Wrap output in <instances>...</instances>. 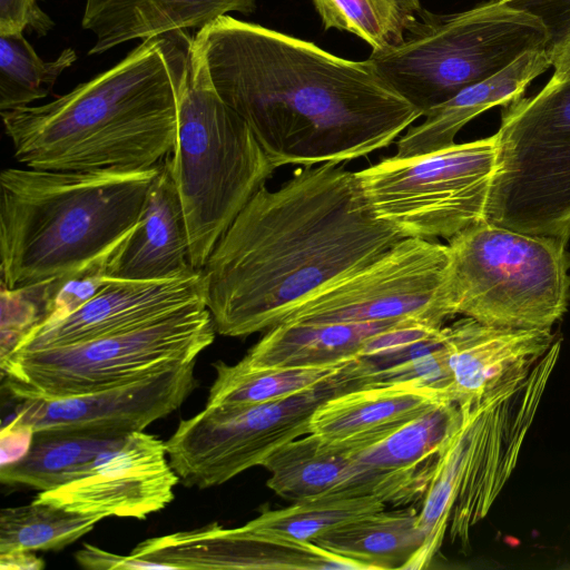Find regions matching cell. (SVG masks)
Masks as SVG:
<instances>
[{
  "instance_id": "obj_1",
  "label": "cell",
  "mask_w": 570,
  "mask_h": 570,
  "mask_svg": "<svg viewBox=\"0 0 570 570\" xmlns=\"http://www.w3.org/2000/svg\"><path fill=\"white\" fill-rule=\"evenodd\" d=\"M404 237L376 216L356 171L338 164L303 166L278 188L263 186L202 269L216 332L245 337L269 330Z\"/></svg>"
},
{
  "instance_id": "obj_2",
  "label": "cell",
  "mask_w": 570,
  "mask_h": 570,
  "mask_svg": "<svg viewBox=\"0 0 570 570\" xmlns=\"http://www.w3.org/2000/svg\"><path fill=\"white\" fill-rule=\"evenodd\" d=\"M222 100L278 168L340 164L389 147L423 114L371 62L222 16L194 37Z\"/></svg>"
},
{
  "instance_id": "obj_3",
  "label": "cell",
  "mask_w": 570,
  "mask_h": 570,
  "mask_svg": "<svg viewBox=\"0 0 570 570\" xmlns=\"http://www.w3.org/2000/svg\"><path fill=\"white\" fill-rule=\"evenodd\" d=\"M194 37L142 40L121 61L40 106L1 111L14 158L43 170H140L175 146L178 102Z\"/></svg>"
},
{
  "instance_id": "obj_4",
  "label": "cell",
  "mask_w": 570,
  "mask_h": 570,
  "mask_svg": "<svg viewBox=\"0 0 570 570\" xmlns=\"http://www.w3.org/2000/svg\"><path fill=\"white\" fill-rule=\"evenodd\" d=\"M159 165L140 170L3 169L1 285L12 289L66 276L115 250L139 222Z\"/></svg>"
},
{
  "instance_id": "obj_5",
  "label": "cell",
  "mask_w": 570,
  "mask_h": 570,
  "mask_svg": "<svg viewBox=\"0 0 570 570\" xmlns=\"http://www.w3.org/2000/svg\"><path fill=\"white\" fill-rule=\"evenodd\" d=\"M169 161L187 224L190 262L202 271L219 238L276 167L247 122L218 96L195 39Z\"/></svg>"
},
{
  "instance_id": "obj_6",
  "label": "cell",
  "mask_w": 570,
  "mask_h": 570,
  "mask_svg": "<svg viewBox=\"0 0 570 570\" xmlns=\"http://www.w3.org/2000/svg\"><path fill=\"white\" fill-rule=\"evenodd\" d=\"M568 239L488 222L448 240V293L455 315L483 324L551 330L570 298Z\"/></svg>"
},
{
  "instance_id": "obj_7",
  "label": "cell",
  "mask_w": 570,
  "mask_h": 570,
  "mask_svg": "<svg viewBox=\"0 0 570 570\" xmlns=\"http://www.w3.org/2000/svg\"><path fill=\"white\" fill-rule=\"evenodd\" d=\"M548 41L547 28L535 16L492 0L453 14L428 12L402 43L372 51L367 60L424 116L523 53L547 49Z\"/></svg>"
},
{
  "instance_id": "obj_8",
  "label": "cell",
  "mask_w": 570,
  "mask_h": 570,
  "mask_svg": "<svg viewBox=\"0 0 570 570\" xmlns=\"http://www.w3.org/2000/svg\"><path fill=\"white\" fill-rule=\"evenodd\" d=\"M485 222L570 239V79L502 107Z\"/></svg>"
},
{
  "instance_id": "obj_9",
  "label": "cell",
  "mask_w": 570,
  "mask_h": 570,
  "mask_svg": "<svg viewBox=\"0 0 570 570\" xmlns=\"http://www.w3.org/2000/svg\"><path fill=\"white\" fill-rule=\"evenodd\" d=\"M206 304L94 340L0 358L14 399H56L96 392L196 362L215 340Z\"/></svg>"
},
{
  "instance_id": "obj_10",
  "label": "cell",
  "mask_w": 570,
  "mask_h": 570,
  "mask_svg": "<svg viewBox=\"0 0 570 570\" xmlns=\"http://www.w3.org/2000/svg\"><path fill=\"white\" fill-rule=\"evenodd\" d=\"M497 134L414 157H389L356 171L376 216L406 237L452 238L485 222Z\"/></svg>"
},
{
  "instance_id": "obj_11",
  "label": "cell",
  "mask_w": 570,
  "mask_h": 570,
  "mask_svg": "<svg viewBox=\"0 0 570 570\" xmlns=\"http://www.w3.org/2000/svg\"><path fill=\"white\" fill-rule=\"evenodd\" d=\"M340 371L315 387L278 401L205 406L180 420L165 442L180 483L198 489L220 485L262 465L284 444L308 434L314 411L333 395L350 390Z\"/></svg>"
},
{
  "instance_id": "obj_12",
  "label": "cell",
  "mask_w": 570,
  "mask_h": 570,
  "mask_svg": "<svg viewBox=\"0 0 570 570\" xmlns=\"http://www.w3.org/2000/svg\"><path fill=\"white\" fill-rule=\"evenodd\" d=\"M449 263L448 245L404 237L374 262L311 295L279 323L414 320L443 327L455 315L448 293Z\"/></svg>"
},
{
  "instance_id": "obj_13",
  "label": "cell",
  "mask_w": 570,
  "mask_h": 570,
  "mask_svg": "<svg viewBox=\"0 0 570 570\" xmlns=\"http://www.w3.org/2000/svg\"><path fill=\"white\" fill-rule=\"evenodd\" d=\"M560 351L557 340L524 379L460 405L464 446L448 528L453 543L469 544L471 529L488 514L514 470Z\"/></svg>"
},
{
  "instance_id": "obj_14",
  "label": "cell",
  "mask_w": 570,
  "mask_h": 570,
  "mask_svg": "<svg viewBox=\"0 0 570 570\" xmlns=\"http://www.w3.org/2000/svg\"><path fill=\"white\" fill-rule=\"evenodd\" d=\"M195 364L178 365L109 389L56 399H17L3 423L35 432L122 438L176 411L197 386Z\"/></svg>"
},
{
  "instance_id": "obj_15",
  "label": "cell",
  "mask_w": 570,
  "mask_h": 570,
  "mask_svg": "<svg viewBox=\"0 0 570 570\" xmlns=\"http://www.w3.org/2000/svg\"><path fill=\"white\" fill-rule=\"evenodd\" d=\"M179 482L165 442L137 431L104 451L81 478L39 492L35 500L104 519H145L174 500Z\"/></svg>"
},
{
  "instance_id": "obj_16",
  "label": "cell",
  "mask_w": 570,
  "mask_h": 570,
  "mask_svg": "<svg viewBox=\"0 0 570 570\" xmlns=\"http://www.w3.org/2000/svg\"><path fill=\"white\" fill-rule=\"evenodd\" d=\"M435 464L381 471L358 463L346 448L312 433L273 452L262 464L267 487L292 502L326 497H375L406 507L423 498Z\"/></svg>"
},
{
  "instance_id": "obj_17",
  "label": "cell",
  "mask_w": 570,
  "mask_h": 570,
  "mask_svg": "<svg viewBox=\"0 0 570 570\" xmlns=\"http://www.w3.org/2000/svg\"><path fill=\"white\" fill-rule=\"evenodd\" d=\"M130 554L171 570H362L313 542L262 532L247 523L237 528L210 523L150 538Z\"/></svg>"
},
{
  "instance_id": "obj_18",
  "label": "cell",
  "mask_w": 570,
  "mask_h": 570,
  "mask_svg": "<svg viewBox=\"0 0 570 570\" xmlns=\"http://www.w3.org/2000/svg\"><path fill=\"white\" fill-rule=\"evenodd\" d=\"M196 304H206L202 271L190 277L167 281L110 278L69 315L35 327L11 353L65 346L130 331Z\"/></svg>"
},
{
  "instance_id": "obj_19",
  "label": "cell",
  "mask_w": 570,
  "mask_h": 570,
  "mask_svg": "<svg viewBox=\"0 0 570 570\" xmlns=\"http://www.w3.org/2000/svg\"><path fill=\"white\" fill-rule=\"evenodd\" d=\"M443 330L452 399L459 405L524 379L554 342L551 330L493 326L466 316Z\"/></svg>"
},
{
  "instance_id": "obj_20",
  "label": "cell",
  "mask_w": 570,
  "mask_h": 570,
  "mask_svg": "<svg viewBox=\"0 0 570 570\" xmlns=\"http://www.w3.org/2000/svg\"><path fill=\"white\" fill-rule=\"evenodd\" d=\"M184 209L169 156L148 191L139 222L110 258L106 276L125 281H167L194 276Z\"/></svg>"
},
{
  "instance_id": "obj_21",
  "label": "cell",
  "mask_w": 570,
  "mask_h": 570,
  "mask_svg": "<svg viewBox=\"0 0 570 570\" xmlns=\"http://www.w3.org/2000/svg\"><path fill=\"white\" fill-rule=\"evenodd\" d=\"M444 399L450 397L440 391L410 384L365 386L341 392L314 411L309 433L354 453L385 438Z\"/></svg>"
},
{
  "instance_id": "obj_22",
  "label": "cell",
  "mask_w": 570,
  "mask_h": 570,
  "mask_svg": "<svg viewBox=\"0 0 570 570\" xmlns=\"http://www.w3.org/2000/svg\"><path fill=\"white\" fill-rule=\"evenodd\" d=\"M552 67L547 49L531 50L495 75L471 85L433 107L423 122L410 126L396 141L395 157H414L455 144L458 132L483 111L523 96L537 77Z\"/></svg>"
},
{
  "instance_id": "obj_23",
  "label": "cell",
  "mask_w": 570,
  "mask_h": 570,
  "mask_svg": "<svg viewBox=\"0 0 570 570\" xmlns=\"http://www.w3.org/2000/svg\"><path fill=\"white\" fill-rule=\"evenodd\" d=\"M256 0H86L81 21L96 41L89 55L102 53L134 39L203 28L236 11L253 12Z\"/></svg>"
},
{
  "instance_id": "obj_24",
  "label": "cell",
  "mask_w": 570,
  "mask_h": 570,
  "mask_svg": "<svg viewBox=\"0 0 570 570\" xmlns=\"http://www.w3.org/2000/svg\"><path fill=\"white\" fill-rule=\"evenodd\" d=\"M399 322L278 323L265 331L243 360L257 366H342L356 356L368 337Z\"/></svg>"
},
{
  "instance_id": "obj_25",
  "label": "cell",
  "mask_w": 570,
  "mask_h": 570,
  "mask_svg": "<svg viewBox=\"0 0 570 570\" xmlns=\"http://www.w3.org/2000/svg\"><path fill=\"white\" fill-rule=\"evenodd\" d=\"M413 507L379 511L335 528L312 542L362 570L409 569L424 543Z\"/></svg>"
},
{
  "instance_id": "obj_26",
  "label": "cell",
  "mask_w": 570,
  "mask_h": 570,
  "mask_svg": "<svg viewBox=\"0 0 570 570\" xmlns=\"http://www.w3.org/2000/svg\"><path fill=\"white\" fill-rule=\"evenodd\" d=\"M124 438L35 432L24 456L14 463L1 465L0 481L40 492L55 490L81 478L104 451Z\"/></svg>"
},
{
  "instance_id": "obj_27",
  "label": "cell",
  "mask_w": 570,
  "mask_h": 570,
  "mask_svg": "<svg viewBox=\"0 0 570 570\" xmlns=\"http://www.w3.org/2000/svg\"><path fill=\"white\" fill-rule=\"evenodd\" d=\"M461 420L459 403L444 399L385 438L351 454L358 463L381 471L431 465L459 429Z\"/></svg>"
},
{
  "instance_id": "obj_28",
  "label": "cell",
  "mask_w": 570,
  "mask_h": 570,
  "mask_svg": "<svg viewBox=\"0 0 570 570\" xmlns=\"http://www.w3.org/2000/svg\"><path fill=\"white\" fill-rule=\"evenodd\" d=\"M343 366V365H342ZM336 367L257 366L243 358L235 364L216 362V377L206 406H239L278 401L333 377Z\"/></svg>"
},
{
  "instance_id": "obj_29",
  "label": "cell",
  "mask_w": 570,
  "mask_h": 570,
  "mask_svg": "<svg viewBox=\"0 0 570 570\" xmlns=\"http://www.w3.org/2000/svg\"><path fill=\"white\" fill-rule=\"evenodd\" d=\"M325 29L351 32L383 51L404 41L429 11L420 0H312Z\"/></svg>"
},
{
  "instance_id": "obj_30",
  "label": "cell",
  "mask_w": 570,
  "mask_h": 570,
  "mask_svg": "<svg viewBox=\"0 0 570 570\" xmlns=\"http://www.w3.org/2000/svg\"><path fill=\"white\" fill-rule=\"evenodd\" d=\"M104 518L33 500L0 511V553L60 550L90 532Z\"/></svg>"
},
{
  "instance_id": "obj_31",
  "label": "cell",
  "mask_w": 570,
  "mask_h": 570,
  "mask_svg": "<svg viewBox=\"0 0 570 570\" xmlns=\"http://www.w3.org/2000/svg\"><path fill=\"white\" fill-rule=\"evenodd\" d=\"M385 505L375 497L317 498L264 510L247 524L262 532L312 542L335 528L382 511Z\"/></svg>"
},
{
  "instance_id": "obj_32",
  "label": "cell",
  "mask_w": 570,
  "mask_h": 570,
  "mask_svg": "<svg viewBox=\"0 0 570 570\" xmlns=\"http://www.w3.org/2000/svg\"><path fill=\"white\" fill-rule=\"evenodd\" d=\"M77 60L66 48L43 61L22 33L0 36V110H13L46 98L58 77Z\"/></svg>"
},
{
  "instance_id": "obj_33",
  "label": "cell",
  "mask_w": 570,
  "mask_h": 570,
  "mask_svg": "<svg viewBox=\"0 0 570 570\" xmlns=\"http://www.w3.org/2000/svg\"><path fill=\"white\" fill-rule=\"evenodd\" d=\"M464 446V425L461 424L440 452L417 512V527L424 534V543L409 569L428 568L440 550L459 487L461 459Z\"/></svg>"
},
{
  "instance_id": "obj_34",
  "label": "cell",
  "mask_w": 570,
  "mask_h": 570,
  "mask_svg": "<svg viewBox=\"0 0 570 570\" xmlns=\"http://www.w3.org/2000/svg\"><path fill=\"white\" fill-rule=\"evenodd\" d=\"M50 282L7 288L1 285L0 358L50 315Z\"/></svg>"
},
{
  "instance_id": "obj_35",
  "label": "cell",
  "mask_w": 570,
  "mask_h": 570,
  "mask_svg": "<svg viewBox=\"0 0 570 570\" xmlns=\"http://www.w3.org/2000/svg\"><path fill=\"white\" fill-rule=\"evenodd\" d=\"M396 384L433 389L452 399L453 381L448 363L445 342L440 350L367 376L360 387Z\"/></svg>"
},
{
  "instance_id": "obj_36",
  "label": "cell",
  "mask_w": 570,
  "mask_h": 570,
  "mask_svg": "<svg viewBox=\"0 0 570 570\" xmlns=\"http://www.w3.org/2000/svg\"><path fill=\"white\" fill-rule=\"evenodd\" d=\"M40 0H0V36L22 33L27 28L46 36L55 26Z\"/></svg>"
},
{
  "instance_id": "obj_37",
  "label": "cell",
  "mask_w": 570,
  "mask_h": 570,
  "mask_svg": "<svg viewBox=\"0 0 570 570\" xmlns=\"http://www.w3.org/2000/svg\"><path fill=\"white\" fill-rule=\"evenodd\" d=\"M510 6L535 16L547 28L548 51L570 37V0H513Z\"/></svg>"
},
{
  "instance_id": "obj_38",
  "label": "cell",
  "mask_w": 570,
  "mask_h": 570,
  "mask_svg": "<svg viewBox=\"0 0 570 570\" xmlns=\"http://www.w3.org/2000/svg\"><path fill=\"white\" fill-rule=\"evenodd\" d=\"M75 559L78 564L91 570L164 569L161 564L154 561L136 558L131 554L112 553L92 544H85L79 549Z\"/></svg>"
},
{
  "instance_id": "obj_39",
  "label": "cell",
  "mask_w": 570,
  "mask_h": 570,
  "mask_svg": "<svg viewBox=\"0 0 570 570\" xmlns=\"http://www.w3.org/2000/svg\"><path fill=\"white\" fill-rule=\"evenodd\" d=\"M35 431L27 425L3 423L1 428V465L21 460L29 451Z\"/></svg>"
},
{
  "instance_id": "obj_40",
  "label": "cell",
  "mask_w": 570,
  "mask_h": 570,
  "mask_svg": "<svg viewBox=\"0 0 570 570\" xmlns=\"http://www.w3.org/2000/svg\"><path fill=\"white\" fill-rule=\"evenodd\" d=\"M45 561L32 551H10L0 553L1 570H40Z\"/></svg>"
},
{
  "instance_id": "obj_41",
  "label": "cell",
  "mask_w": 570,
  "mask_h": 570,
  "mask_svg": "<svg viewBox=\"0 0 570 570\" xmlns=\"http://www.w3.org/2000/svg\"><path fill=\"white\" fill-rule=\"evenodd\" d=\"M554 72L551 80L570 79V37L549 51Z\"/></svg>"
},
{
  "instance_id": "obj_42",
  "label": "cell",
  "mask_w": 570,
  "mask_h": 570,
  "mask_svg": "<svg viewBox=\"0 0 570 570\" xmlns=\"http://www.w3.org/2000/svg\"><path fill=\"white\" fill-rule=\"evenodd\" d=\"M495 1H501V2H511L513 0H495Z\"/></svg>"
}]
</instances>
